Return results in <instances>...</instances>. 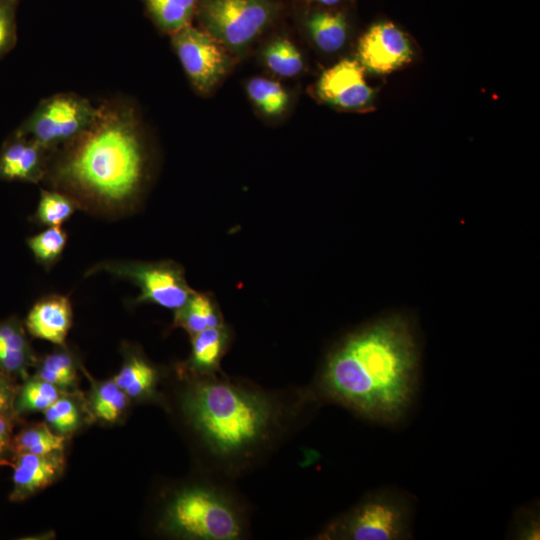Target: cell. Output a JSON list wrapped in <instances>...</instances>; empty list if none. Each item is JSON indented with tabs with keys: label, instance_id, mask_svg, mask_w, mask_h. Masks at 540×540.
<instances>
[{
	"label": "cell",
	"instance_id": "6da1fadb",
	"mask_svg": "<svg viewBox=\"0 0 540 540\" xmlns=\"http://www.w3.org/2000/svg\"><path fill=\"white\" fill-rule=\"evenodd\" d=\"M312 394L286 397L215 373H201L186 389L182 410L212 473L233 477L261 463L278 446Z\"/></svg>",
	"mask_w": 540,
	"mask_h": 540
},
{
	"label": "cell",
	"instance_id": "7a4b0ae2",
	"mask_svg": "<svg viewBox=\"0 0 540 540\" xmlns=\"http://www.w3.org/2000/svg\"><path fill=\"white\" fill-rule=\"evenodd\" d=\"M418 371L414 329L407 317L390 314L351 334L329 354L315 392L363 418L395 424L413 401Z\"/></svg>",
	"mask_w": 540,
	"mask_h": 540
},
{
	"label": "cell",
	"instance_id": "3957f363",
	"mask_svg": "<svg viewBox=\"0 0 540 540\" xmlns=\"http://www.w3.org/2000/svg\"><path fill=\"white\" fill-rule=\"evenodd\" d=\"M146 173V149L137 110L130 101L99 104L94 123L50 155L43 181L70 196L79 209L124 213L136 200Z\"/></svg>",
	"mask_w": 540,
	"mask_h": 540
},
{
	"label": "cell",
	"instance_id": "277c9868",
	"mask_svg": "<svg viewBox=\"0 0 540 540\" xmlns=\"http://www.w3.org/2000/svg\"><path fill=\"white\" fill-rule=\"evenodd\" d=\"M165 523L170 531L192 539L238 540L248 531L246 506L214 480L177 492L166 508Z\"/></svg>",
	"mask_w": 540,
	"mask_h": 540
},
{
	"label": "cell",
	"instance_id": "5b68a950",
	"mask_svg": "<svg viewBox=\"0 0 540 540\" xmlns=\"http://www.w3.org/2000/svg\"><path fill=\"white\" fill-rule=\"evenodd\" d=\"M412 504L392 489H380L330 522L319 539L398 540L410 536Z\"/></svg>",
	"mask_w": 540,
	"mask_h": 540
},
{
	"label": "cell",
	"instance_id": "8992f818",
	"mask_svg": "<svg viewBox=\"0 0 540 540\" xmlns=\"http://www.w3.org/2000/svg\"><path fill=\"white\" fill-rule=\"evenodd\" d=\"M99 105L72 92L42 99L15 129L51 154L84 133L96 120Z\"/></svg>",
	"mask_w": 540,
	"mask_h": 540
},
{
	"label": "cell",
	"instance_id": "52a82bcc",
	"mask_svg": "<svg viewBox=\"0 0 540 540\" xmlns=\"http://www.w3.org/2000/svg\"><path fill=\"white\" fill-rule=\"evenodd\" d=\"M270 0H200L195 16L203 30L232 50H240L273 20Z\"/></svg>",
	"mask_w": 540,
	"mask_h": 540
},
{
	"label": "cell",
	"instance_id": "ba28073f",
	"mask_svg": "<svg viewBox=\"0 0 540 540\" xmlns=\"http://www.w3.org/2000/svg\"><path fill=\"white\" fill-rule=\"evenodd\" d=\"M97 272L128 279L140 288L137 302H151L168 309L181 308L192 295L182 272L170 263L109 260L96 264L86 275Z\"/></svg>",
	"mask_w": 540,
	"mask_h": 540
},
{
	"label": "cell",
	"instance_id": "9c48e42d",
	"mask_svg": "<svg viewBox=\"0 0 540 540\" xmlns=\"http://www.w3.org/2000/svg\"><path fill=\"white\" fill-rule=\"evenodd\" d=\"M171 36L174 51L192 86L207 94L230 68L225 47L203 29L191 24Z\"/></svg>",
	"mask_w": 540,
	"mask_h": 540
},
{
	"label": "cell",
	"instance_id": "30bf717a",
	"mask_svg": "<svg viewBox=\"0 0 540 540\" xmlns=\"http://www.w3.org/2000/svg\"><path fill=\"white\" fill-rule=\"evenodd\" d=\"M412 55L407 35L389 21L373 24L359 40L360 62L374 73H390L410 62Z\"/></svg>",
	"mask_w": 540,
	"mask_h": 540
},
{
	"label": "cell",
	"instance_id": "8fae6325",
	"mask_svg": "<svg viewBox=\"0 0 540 540\" xmlns=\"http://www.w3.org/2000/svg\"><path fill=\"white\" fill-rule=\"evenodd\" d=\"M317 94L331 105L358 109L371 101L373 90L365 81L363 66L356 60L344 59L323 72Z\"/></svg>",
	"mask_w": 540,
	"mask_h": 540
},
{
	"label": "cell",
	"instance_id": "7c38bea8",
	"mask_svg": "<svg viewBox=\"0 0 540 540\" xmlns=\"http://www.w3.org/2000/svg\"><path fill=\"white\" fill-rule=\"evenodd\" d=\"M50 155L40 144L14 130L0 148V181H43Z\"/></svg>",
	"mask_w": 540,
	"mask_h": 540
},
{
	"label": "cell",
	"instance_id": "4fadbf2b",
	"mask_svg": "<svg viewBox=\"0 0 540 540\" xmlns=\"http://www.w3.org/2000/svg\"><path fill=\"white\" fill-rule=\"evenodd\" d=\"M72 324L69 298L50 294L38 300L28 313L26 327L38 339L64 346Z\"/></svg>",
	"mask_w": 540,
	"mask_h": 540
},
{
	"label": "cell",
	"instance_id": "5bb4252c",
	"mask_svg": "<svg viewBox=\"0 0 540 540\" xmlns=\"http://www.w3.org/2000/svg\"><path fill=\"white\" fill-rule=\"evenodd\" d=\"M57 452L44 455L20 453L13 465L14 491L11 495L12 499H23L47 487L59 476L64 461Z\"/></svg>",
	"mask_w": 540,
	"mask_h": 540
},
{
	"label": "cell",
	"instance_id": "9a60e30c",
	"mask_svg": "<svg viewBox=\"0 0 540 540\" xmlns=\"http://www.w3.org/2000/svg\"><path fill=\"white\" fill-rule=\"evenodd\" d=\"M148 15L164 33L174 34L191 24L200 0H143Z\"/></svg>",
	"mask_w": 540,
	"mask_h": 540
},
{
	"label": "cell",
	"instance_id": "2e32d148",
	"mask_svg": "<svg viewBox=\"0 0 540 540\" xmlns=\"http://www.w3.org/2000/svg\"><path fill=\"white\" fill-rule=\"evenodd\" d=\"M307 28L315 44L325 52H335L345 43L348 32L341 12L316 11L307 19Z\"/></svg>",
	"mask_w": 540,
	"mask_h": 540
},
{
	"label": "cell",
	"instance_id": "e0dca14e",
	"mask_svg": "<svg viewBox=\"0 0 540 540\" xmlns=\"http://www.w3.org/2000/svg\"><path fill=\"white\" fill-rule=\"evenodd\" d=\"M226 334L222 327L207 328L192 336V368L200 373H215L224 351Z\"/></svg>",
	"mask_w": 540,
	"mask_h": 540
},
{
	"label": "cell",
	"instance_id": "ac0fdd59",
	"mask_svg": "<svg viewBox=\"0 0 540 540\" xmlns=\"http://www.w3.org/2000/svg\"><path fill=\"white\" fill-rule=\"evenodd\" d=\"M31 359V350L23 329L15 322L0 324V368L22 369Z\"/></svg>",
	"mask_w": 540,
	"mask_h": 540
},
{
	"label": "cell",
	"instance_id": "d6986e66",
	"mask_svg": "<svg viewBox=\"0 0 540 540\" xmlns=\"http://www.w3.org/2000/svg\"><path fill=\"white\" fill-rule=\"evenodd\" d=\"M175 325L184 328L191 336L213 327H220V317L211 301L204 295L192 294L175 313Z\"/></svg>",
	"mask_w": 540,
	"mask_h": 540
},
{
	"label": "cell",
	"instance_id": "ffe728a7",
	"mask_svg": "<svg viewBox=\"0 0 540 540\" xmlns=\"http://www.w3.org/2000/svg\"><path fill=\"white\" fill-rule=\"evenodd\" d=\"M113 380L128 397H138L152 390L157 371L147 361L133 355Z\"/></svg>",
	"mask_w": 540,
	"mask_h": 540
},
{
	"label": "cell",
	"instance_id": "44dd1931",
	"mask_svg": "<svg viewBox=\"0 0 540 540\" xmlns=\"http://www.w3.org/2000/svg\"><path fill=\"white\" fill-rule=\"evenodd\" d=\"M77 209V203L67 194L55 189H42L34 217L40 225L61 226Z\"/></svg>",
	"mask_w": 540,
	"mask_h": 540
},
{
	"label": "cell",
	"instance_id": "7402d4cb",
	"mask_svg": "<svg viewBox=\"0 0 540 540\" xmlns=\"http://www.w3.org/2000/svg\"><path fill=\"white\" fill-rule=\"evenodd\" d=\"M68 236L61 226H51L28 238L27 245L36 261L50 269L61 257Z\"/></svg>",
	"mask_w": 540,
	"mask_h": 540
},
{
	"label": "cell",
	"instance_id": "603a6c76",
	"mask_svg": "<svg viewBox=\"0 0 540 540\" xmlns=\"http://www.w3.org/2000/svg\"><path fill=\"white\" fill-rule=\"evenodd\" d=\"M247 92L256 106L266 115H279L288 104L286 91L273 80L253 78L247 84Z\"/></svg>",
	"mask_w": 540,
	"mask_h": 540
},
{
	"label": "cell",
	"instance_id": "cb8c5ba5",
	"mask_svg": "<svg viewBox=\"0 0 540 540\" xmlns=\"http://www.w3.org/2000/svg\"><path fill=\"white\" fill-rule=\"evenodd\" d=\"M268 68L283 77H292L303 68L302 57L297 48L287 39L272 42L264 52Z\"/></svg>",
	"mask_w": 540,
	"mask_h": 540
},
{
	"label": "cell",
	"instance_id": "d4e9b609",
	"mask_svg": "<svg viewBox=\"0 0 540 540\" xmlns=\"http://www.w3.org/2000/svg\"><path fill=\"white\" fill-rule=\"evenodd\" d=\"M65 438L52 433L46 426L28 429L20 433L16 439V449L20 453L38 455L60 451Z\"/></svg>",
	"mask_w": 540,
	"mask_h": 540
},
{
	"label": "cell",
	"instance_id": "484cf974",
	"mask_svg": "<svg viewBox=\"0 0 540 540\" xmlns=\"http://www.w3.org/2000/svg\"><path fill=\"white\" fill-rule=\"evenodd\" d=\"M38 378L58 387L72 385L76 380V367L72 356L66 352L46 356L40 366Z\"/></svg>",
	"mask_w": 540,
	"mask_h": 540
},
{
	"label": "cell",
	"instance_id": "4316f807",
	"mask_svg": "<svg viewBox=\"0 0 540 540\" xmlns=\"http://www.w3.org/2000/svg\"><path fill=\"white\" fill-rule=\"evenodd\" d=\"M128 396L114 380L108 381L96 390L92 407L95 414L105 421H115L127 405Z\"/></svg>",
	"mask_w": 540,
	"mask_h": 540
},
{
	"label": "cell",
	"instance_id": "83f0119b",
	"mask_svg": "<svg viewBox=\"0 0 540 540\" xmlns=\"http://www.w3.org/2000/svg\"><path fill=\"white\" fill-rule=\"evenodd\" d=\"M59 398L56 386L41 379L29 381L19 397V408L29 411H45Z\"/></svg>",
	"mask_w": 540,
	"mask_h": 540
},
{
	"label": "cell",
	"instance_id": "f1b7e54d",
	"mask_svg": "<svg viewBox=\"0 0 540 540\" xmlns=\"http://www.w3.org/2000/svg\"><path fill=\"white\" fill-rule=\"evenodd\" d=\"M47 421L58 431H73L79 423L76 405L69 399L58 398L45 410Z\"/></svg>",
	"mask_w": 540,
	"mask_h": 540
},
{
	"label": "cell",
	"instance_id": "f546056e",
	"mask_svg": "<svg viewBox=\"0 0 540 540\" xmlns=\"http://www.w3.org/2000/svg\"><path fill=\"white\" fill-rule=\"evenodd\" d=\"M16 4L17 0H0V59L17 42Z\"/></svg>",
	"mask_w": 540,
	"mask_h": 540
},
{
	"label": "cell",
	"instance_id": "4dcf8cb0",
	"mask_svg": "<svg viewBox=\"0 0 540 540\" xmlns=\"http://www.w3.org/2000/svg\"><path fill=\"white\" fill-rule=\"evenodd\" d=\"M515 531L518 539H538L539 518L535 509L523 508L517 513Z\"/></svg>",
	"mask_w": 540,
	"mask_h": 540
},
{
	"label": "cell",
	"instance_id": "1f68e13d",
	"mask_svg": "<svg viewBox=\"0 0 540 540\" xmlns=\"http://www.w3.org/2000/svg\"><path fill=\"white\" fill-rule=\"evenodd\" d=\"M8 439V424L4 418L0 416V452L6 445Z\"/></svg>",
	"mask_w": 540,
	"mask_h": 540
},
{
	"label": "cell",
	"instance_id": "d6a6232c",
	"mask_svg": "<svg viewBox=\"0 0 540 540\" xmlns=\"http://www.w3.org/2000/svg\"><path fill=\"white\" fill-rule=\"evenodd\" d=\"M9 393L7 389L0 383V415L8 407Z\"/></svg>",
	"mask_w": 540,
	"mask_h": 540
},
{
	"label": "cell",
	"instance_id": "836d02e7",
	"mask_svg": "<svg viewBox=\"0 0 540 540\" xmlns=\"http://www.w3.org/2000/svg\"><path fill=\"white\" fill-rule=\"evenodd\" d=\"M313 1H316L323 5H335L338 2H340V0H313Z\"/></svg>",
	"mask_w": 540,
	"mask_h": 540
},
{
	"label": "cell",
	"instance_id": "e575fe53",
	"mask_svg": "<svg viewBox=\"0 0 540 540\" xmlns=\"http://www.w3.org/2000/svg\"><path fill=\"white\" fill-rule=\"evenodd\" d=\"M18 1V0H17Z\"/></svg>",
	"mask_w": 540,
	"mask_h": 540
}]
</instances>
